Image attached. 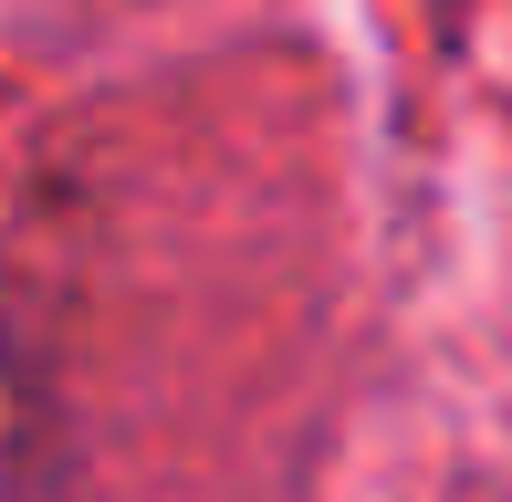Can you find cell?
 Instances as JSON below:
<instances>
[{
  "mask_svg": "<svg viewBox=\"0 0 512 502\" xmlns=\"http://www.w3.org/2000/svg\"><path fill=\"white\" fill-rule=\"evenodd\" d=\"M0 502H63V419L21 356H0Z\"/></svg>",
  "mask_w": 512,
  "mask_h": 502,
  "instance_id": "obj_1",
  "label": "cell"
}]
</instances>
